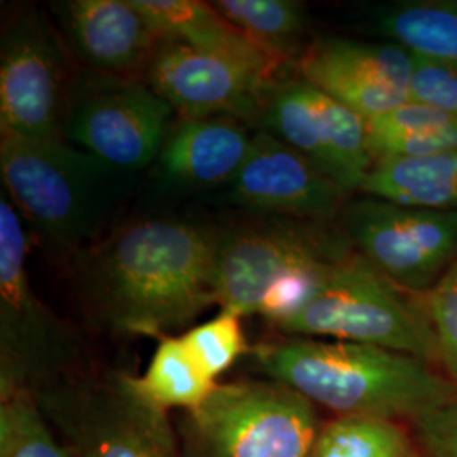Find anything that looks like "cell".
<instances>
[{"label": "cell", "mask_w": 457, "mask_h": 457, "mask_svg": "<svg viewBox=\"0 0 457 457\" xmlns=\"http://www.w3.org/2000/svg\"><path fill=\"white\" fill-rule=\"evenodd\" d=\"M217 236L180 220L117 230L85 264V285L115 330L162 339L215 303Z\"/></svg>", "instance_id": "1"}, {"label": "cell", "mask_w": 457, "mask_h": 457, "mask_svg": "<svg viewBox=\"0 0 457 457\" xmlns=\"http://www.w3.org/2000/svg\"><path fill=\"white\" fill-rule=\"evenodd\" d=\"M254 368L337 417L419 420L456 400L427 361L370 344L281 336L249 349Z\"/></svg>", "instance_id": "2"}, {"label": "cell", "mask_w": 457, "mask_h": 457, "mask_svg": "<svg viewBox=\"0 0 457 457\" xmlns=\"http://www.w3.org/2000/svg\"><path fill=\"white\" fill-rule=\"evenodd\" d=\"M0 173L12 204L60 247L94 237L115 200L114 170L65 137L2 136Z\"/></svg>", "instance_id": "3"}, {"label": "cell", "mask_w": 457, "mask_h": 457, "mask_svg": "<svg viewBox=\"0 0 457 457\" xmlns=\"http://www.w3.org/2000/svg\"><path fill=\"white\" fill-rule=\"evenodd\" d=\"M175 428L180 457H311L322 424L311 400L264 378L219 383Z\"/></svg>", "instance_id": "4"}, {"label": "cell", "mask_w": 457, "mask_h": 457, "mask_svg": "<svg viewBox=\"0 0 457 457\" xmlns=\"http://www.w3.org/2000/svg\"><path fill=\"white\" fill-rule=\"evenodd\" d=\"M34 392L75 457H180L170 413L136 392L131 375H63Z\"/></svg>", "instance_id": "5"}, {"label": "cell", "mask_w": 457, "mask_h": 457, "mask_svg": "<svg viewBox=\"0 0 457 457\" xmlns=\"http://www.w3.org/2000/svg\"><path fill=\"white\" fill-rule=\"evenodd\" d=\"M278 330L283 336L370 344L419 360H439L430 319L356 253L332 264L311 302Z\"/></svg>", "instance_id": "6"}, {"label": "cell", "mask_w": 457, "mask_h": 457, "mask_svg": "<svg viewBox=\"0 0 457 457\" xmlns=\"http://www.w3.org/2000/svg\"><path fill=\"white\" fill-rule=\"evenodd\" d=\"M324 222L264 217L217 236L215 305L239 315L260 312L262 296L278 279L298 270L343 262L353 245Z\"/></svg>", "instance_id": "7"}, {"label": "cell", "mask_w": 457, "mask_h": 457, "mask_svg": "<svg viewBox=\"0 0 457 457\" xmlns=\"http://www.w3.org/2000/svg\"><path fill=\"white\" fill-rule=\"evenodd\" d=\"M173 114L145 79L88 71L70 88L63 137L114 171H139L160 156Z\"/></svg>", "instance_id": "8"}, {"label": "cell", "mask_w": 457, "mask_h": 457, "mask_svg": "<svg viewBox=\"0 0 457 457\" xmlns=\"http://www.w3.org/2000/svg\"><path fill=\"white\" fill-rule=\"evenodd\" d=\"M29 241L16 205L0 196V388H39L68 375L71 334L46 309L28 277Z\"/></svg>", "instance_id": "9"}, {"label": "cell", "mask_w": 457, "mask_h": 457, "mask_svg": "<svg viewBox=\"0 0 457 457\" xmlns=\"http://www.w3.org/2000/svg\"><path fill=\"white\" fill-rule=\"evenodd\" d=\"M71 77L62 36L37 9L19 12L0 45V129L22 139H62Z\"/></svg>", "instance_id": "10"}, {"label": "cell", "mask_w": 457, "mask_h": 457, "mask_svg": "<svg viewBox=\"0 0 457 457\" xmlns=\"http://www.w3.org/2000/svg\"><path fill=\"white\" fill-rule=\"evenodd\" d=\"M353 247L395 287L422 292L457 262V211L405 207L362 198L344 207Z\"/></svg>", "instance_id": "11"}, {"label": "cell", "mask_w": 457, "mask_h": 457, "mask_svg": "<svg viewBox=\"0 0 457 457\" xmlns=\"http://www.w3.org/2000/svg\"><path fill=\"white\" fill-rule=\"evenodd\" d=\"M260 126L303 154L345 195L361 190L375 163L366 120L303 79L278 85Z\"/></svg>", "instance_id": "12"}, {"label": "cell", "mask_w": 457, "mask_h": 457, "mask_svg": "<svg viewBox=\"0 0 457 457\" xmlns=\"http://www.w3.org/2000/svg\"><path fill=\"white\" fill-rule=\"evenodd\" d=\"M151 88L183 119L234 117L260 122L279 85L278 73L162 37L145 75Z\"/></svg>", "instance_id": "13"}, {"label": "cell", "mask_w": 457, "mask_h": 457, "mask_svg": "<svg viewBox=\"0 0 457 457\" xmlns=\"http://www.w3.org/2000/svg\"><path fill=\"white\" fill-rule=\"evenodd\" d=\"M296 65L305 82L362 120L409 102L413 54L398 45L320 37L307 45Z\"/></svg>", "instance_id": "14"}, {"label": "cell", "mask_w": 457, "mask_h": 457, "mask_svg": "<svg viewBox=\"0 0 457 457\" xmlns=\"http://www.w3.org/2000/svg\"><path fill=\"white\" fill-rule=\"evenodd\" d=\"M234 204L264 217L327 222L344 211L345 194L281 139L254 132L245 164L228 183Z\"/></svg>", "instance_id": "15"}, {"label": "cell", "mask_w": 457, "mask_h": 457, "mask_svg": "<svg viewBox=\"0 0 457 457\" xmlns=\"http://www.w3.org/2000/svg\"><path fill=\"white\" fill-rule=\"evenodd\" d=\"M51 9L68 48L88 71L145 79L162 36L132 0H68Z\"/></svg>", "instance_id": "16"}, {"label": "cell", "mask_w": 457, "mask_h": 457, "mask_svg": "<svg viewBox=\"0 0 457 457\" xmlns=\"http://www.w3.org/2000/svg\"><path fill=\"white\" fill-rule=\"evenodd\" d=\"M254 134L234 117H180L168 131L158 156L166 180L187 188L230 183L245 164Z\"/></svg>", "instance_id": "17"}, {"label": "cell", "mask_w": 457, "mask_h": 457, "mask_svg": "<svg viewBox=\"0 0 457 457\" xmlns=\"http://www.w3.org/2000/svg\"><path fill=\"white\" fill-rule=\"evenodd\" d=\"M132 4L162 37L278 75L283 71L285 63L258 48L212 4L200 0H132Z\"/></svg>", "instance_id": "18"}, {"label": "cell", "mask_w": 457, "mask_h": 457, "mask_svg": "<svg viewBox=\"0 0 457 457\" xmlns=\"http://www.w3.org/2000/svg\"><path fill=\"white\" fill-rule=\"evenodd\" d=\"M360 192L405 207L457 211V149L422 158H378Z\"/></svg>", "instance_id": "19"}, {"label": "cell", "mask_w": 457, "mask_h": 457, "mask_svg": "<svg viewBox=\"0 0 457 457\" xmlns=\"http://www.w3.org/2000/svg\"><path fill=\"white\" fill-rule=\"evenodd\" d=\"M373 158H422L457 149V117L407 102L366 120Z\"/></svg>", "instance_id": "20"}, {"label": "cell", "mask_w": 457, "mask_h": 457, "mask_svg": "<svg viewBox=\"0 0 457 457\" xmlns=\"http://www.w3.org/2000/svg\"><path fill=\"white\" fill-rule=\"evenodd\" d=\"M371 22L411 54L457 66V2L388 4Z\"/></svg>", "instance_id": "21"}, {"label": "cell", "mask_w": 457, "mask_h": 457, "mask_svg": "<svg viewBox=\"0 0 457 457\" xmlns=\"http://www.w3.org/2000/svg\"><path fill=\"white\" fill-rule=\"evenodd\" d=\"M132 386L156 409L183 413L198 409L219 385L200 368L181 336L158 339L146 371L131 375Z\"/></svg>", "instance_id": "22"}, {"label": "cell", "mask_w": 457, "mask_h": 457, "mask_svg": "<svg viewBox=\"0 0 457 457\" xmlns=\"http://www.w3.org/2000/svg\"><path fill=\"white\" fill-rule=\"evenodd\" d=\"M213 7L264 53L288 65L298 63L307 46L305 7L294 0H217Z\"/></svg>", "instance_id": "23"}, {"label": "cell", "mask_w": 457, "mask_h": 457, "mask_svg": "<svg viewBox=\"0 0 457 457\" xmlns=\"http://www.w3.org/2000/svg\"><path fill=\"white\" fill-rule=\"evenodd\" d=\"M0 457H75L31 386L0 388Z\"/></svg>", "instance_id": "24"}, {"label": "cell", "mask_w": 457, "mask_h": 457, "mask_svg": "<svg viewBox=\"0 0 457 457\" xmlns=\"http://www.w3.org/2000/svg\"><path fill=\"white\" fill-rule=\"evenodd\" d=\"M311 457H419V454L400 422L370 417H336L322 424Z\"/></svg>", "instance_id": "25"}, {"label": "cell", "mask_w": 457, "mask_h": 457, "mask_svg": "<svg viewBox=\"0 0 457 457\" xmlns=\"http://www.w3.org/2000/svg\"><path fill=\"white\" fill-rule=\"evenodd\" d=\"M181 339L200 368L217 383L219 378L251 349L245 343L241 317L226 311H220L200 326L192 327Z\"/></svg>", "instance_id": "26"}, {"label": "cell", "mask_w": 457, "mask_h": 457, "mask_svg": "<svg viewBox=\"0 0 457 457\" xmlns=\"http://www.w3.org/2000/svg\"><path fill=\"white\" fill-rule=\"evenodd\" d=\"M428 319L437 341L439 360L457 386V262L432 287Z\"/></svg>", "instance_id": "27"}, {"label": "cell", "mask_w": 457, "mask_h": 457, "mask_svg": "<svg viewBox=\"0 0 457 457\" xmlns=\"http://www.w3.org/2000/svg\"><path fill=\"white\" fill-rule=\"evenodd\" d=\"M409 102L457 117V66L413 54Z\"/></svg>", "instance_id": "28"}, {"label": "cell", "mask_w": 457, "mask_h": 457, "mask_svg": "<svg viewBox=\"0 0 457 457\" xmlns=\"http://www.w3.org/2000/svg\"><path fill=\"white\" fill-rule=\"evenodd\" d=\"M428 457H457V398L413 422Z\"/></svg>", "instance_id": "29"}]
</instances>
